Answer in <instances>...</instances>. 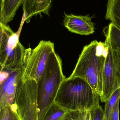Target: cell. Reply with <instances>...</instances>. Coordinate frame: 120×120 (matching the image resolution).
Listing matches in <instances>:
<instances>
[{
  "mask_svg": "<svg viewBox=\"0 0 120 120\" xmlns=\"http://www.w3.org/2000/svg\"><path fill=\"white\" fill-rule=\"evenodd\" d=\"M99 95L81 78H66L61 84L55 102L70 112L91 111L99 105Z\"/></svg>",
  "mask_w": 120,
  "mask_h": 120,
  "instance_id": "6da1fadb",
  "label": "cell"
},
{
  "mask_svg": "<svg viewBox=\"0 0 120 120\" xmlns=\"http://www.w3.org/2000/svg\"><path fill=\"white\" fill-rule=\"evenodd\" d=\"M64 75L62 61L55 51L49 56L44 70L37 82L38 119L43 120L55 102L61 84L66 79Z\"/></svg>",
  "mask_w": 120,
  "mask_h": 120,
  "instance_id": "7a4b0ae2",
  "label": "cell"
},
{
  "mask_svg": "<svg viewBox=\"0 0 120 120\" xmlns=\"http://www.w3.org/2000/svg\"><path fill=\"white\" fill-rule=\"evenodd\" d=\"M98 43L94 40L84 47L75 68L68 78L78 77L84 79L100 97L103 91L104 69L106 57L96 55Z\"/></svg>",
  "mask_w": 120,
  "mask_h": 120,
  "instance_id": "3957f363",
  "label": "cell"
},
{
  "mask_svg": "<svg viewBox=\"0 0 120 120\" xmlns=\"http://www.w3.org/2000/svg\"><path fill=\"white\" fill-rule=\"evenodd\" d=\"M54 51V43L50 41H41L34 50L27 49L22 79H33L37 82L49 56Z\"/></svg>",
  "mask_w": 120,
  "mask_h": 120,
  "instance_id": "277c9868",
  "label": "cell"
},
{
  "mask_svg": "<svg viewBox=\"0 0 120 120\" xmlns=\"http://www.w3.org/2000/svg\"><path fill=\"white\" fill-rule=\"evenodd\" d=\"M11 106L18 120H38L37 85H25L17 88Z\"/></svg>",
  "mask_w": 120,
  "mask_h": 120,
  "instance_id": "5b68a950",
  "label": "cell"
},
{
  "mask_svg": "<svg viewBox=\"0 0 120 120\" xmlns=\"http://www.w3.org/2000/svg\"><path fill=\"white\" fill-rule=\"evenodd\" d=\"M94 16L75 15L65 13L64 24L69 31L83 35L92 34L94 32V24L92 21Z\"/></svg>",
  "mask_w": 120,
  "mask_h": 120,
  "instance_id": "8992f818",
  "label": "cell"
},
{
  "mask_svg": "<svg viewBox=\"0 0 120 120\" xmlns=\"http://www.w3.org/2000/svg\"><path fill=\"white\" fill-rule=\"evenodd\" d=\"M52 0H25L22 4L24 19L28 23L34 16L41 13L49 16Z\"/></svg>",
  "mask_w": 120,
  "mask_h": 120,
  "instance_id": "52a82bcc",
  "label": "cell"
},
{
  "mask_svg": "<svg viewBox=\"0 0 120 120\" xmlns=\"http://www.w3.org/2000/svg\"><path fill=\"white\" fill-rule=\"evenodd\" d=\"M111 45L112 58L109 60L106 65V73L117 89H118L120 87V49L111 44Z\"/></svg>",
  "mask_w": 120,
  "mask_h": 120,
  "instance_id": "ba28073f",
  "label": "cell"
},
{
  "mask_svg": "<svg viewBox=\"0 0 120 120\" xmlns=\"http://www.w3.org/2000/svg\"><path fill=\"white\" fill-rule=\"evenodd\" d=\"M25 0H2L0 6V21L6 24L13 19L18 9Z\"/></svg>",
  "mask_w": 120,
  "mask_h": 120,
  "instance_id": "9c48e42d",
  "label": "cell"
},
{
  "mask_svg": "<svg viewBox=\"0 0 120 120\" xmlns=\"http://www.w3.org/2000/svg\"><path fill=\"white\" fill-rule=\"evenodd\" d=\"M105 18L120 29V0H108Z\"/></svg>",
  "mask_w": 120,
  "mask_h": 120,
  "instance_id": "30bf717a",
  "label": "cell"
},
{
  "mask_svg": "<svg viewBox=\"0 0 120 120\" xmlns=\"http://www.w3.org/2000/svg\"><path fill=\"white\" fill-rule=\"evenodd\" d=\"M70 112L54 103L48 110L43 120H63Z\"/></svg>",
  "mask_w": 120,
  "mask_h": 120,
  "instance_id": "8fae6325",
  "label": "cell"
},
{
  "mask_svg": "<svg viewBox=\"0 0 120 120\" xmlns=\"http://www.w3.org/2000/svg\"><path fill=\"white\" fill-rule=\"evenodd\" d=\"M104 34L109 38L111 45L120 49V29L112 22L104 29Z\"/></svg>",
  "mask_w": 120,
  "mask_h": 120,
  "instance_id": "7c38bea8",
  "label": "cell"
},
{
  "mask_svg": "<svg viewBox=\"0 0 120 120\" xmlns=\"http://www.w3.org/2000/svg\"><path fill=\"white\" fill-rule=\"evenodd\" d=\"M120 98V87L116 90L111 96L108 101L105 102L104 110V117L109 120L111 111L114 106Z\"/></svg>",
  "mask_w": 120,
  "mask_h": 120,
  "instance_id": "4fadbf2b",
  "label": "cell"
},
{
  "mask_svg": "<svg viewBox=\"0 0 120 120\" xmlns=\"http://www.w3.org/2000/svg\"><path fill=\"white\" fill-rule=\"evenodd\" d=\"M92 120H103L104 111L101 106L99 105L90 111Z\"/></svg>",
  "mask_w": 120,
  "mask_h": 120,
  "instance_id": "5bb4252c",
  "label": "cell"
},
{
  "mask_svg": "<svg viewBox=\"0 0 120 120\" xmlns=\"http://www.w3.org/2000/svg\"><path fill=\"white\" fill-rule=\"evenodd\" d=\"M1 120H18L11 105L3 109L2 118Z\"/></svg>",
  "mask_w": 120,
  "mask_h": 120,
  "instance_id": "9a60e30c",
  "label": "cell"
},
{
  "mask_svg": "<svg viewBox=\"0 0 120 120\" xmlns=\"http://www.w3.org/2000/svg\"><path fill=\"white\" fill-rule=\"evenodd\" d=\"M20 31L17 33H13L8 37L6 42V45L15 49L19 44V38Z\"/></svg>",
  "mask_w": 120,
  "mask_h": 120,
  "instance_id": "2e32d148",
  "label": "cell"
},
{
  "mask_svg": "<svg viewBox=\"0 0 120 120\" xmlns=\"http://www.w3.org/2000/svg\"><path fill=\"white\" fill-rule=\"evenodd\" d=\"M70 115L74 120H90V111L70 112Z\"/></svg>",
  "mask_w": 120,
  "mask_h": 120,
  "instance_id": "e0dca14e",
  "label": "cell"
},
{
  "mask_svg": "<svg viewBox=\"0 0 120 120\" xmlns=\"http://www.w3.org/2000/svg\"><path fill=\"white\" fill-rule=\"evenodd\" d=\"M120 100V98L118 99L116 104L113 108L109 120H119V105Z\"/></svg>",
  "mask_w": 120,
  "mask_h": 120,
  "instance_id": "ac0fdd59",
  "label": "cell"
},
{
  "mask_svg": "<svg viewBox=\"0 0 120 120\" xmlns=\"http://www.w3.org/2000/svg\"><path fill=\"white\" fill-rule=\"evenodd\" d=\"M10 73L5 71H0V85H2L8 78Z\"/></svg>",
  "mask_w": 120,
  "mask_h": 120,
  "instance_id": "d6986e66",
  "label": "cell"
},
{
  "mask_svg": "<svg viewBox=\"0 0 120 120\" xmlns=\"http://www.w3.org/2000/svg\"><path fill=\"white\" fill-rule=\"evenodd\" d=\"M63 120H74L70 116V113H69L68 116Z\"/></svg>",
  "mask_w": 120,
  "mask_h": 120,
  "instance_id": "ffe728a7",
  "label": "cell"
},
{
  "mask_svg": "<svg viewBox=\"0 0 120 120\" xmlns=\"http://www.w3.org/2000/svg\"><path fill=\"white\" fill-rule=\"evenodd\" d=\"M3 109H0V120H1L3 114Z\"/></svg>",
  "mask_w": 120,
  "mask_h": 120,
  "instance_id": "44dd1931",
  "label": "cell"
},
{
  "mask_svg": "<svg viewBox=\"0 0 120 120\" xmlns=\"http://www.w3.org/2000/svg\"><path fill=\"white\" fill-rule=\"evenodd\" d=\"M2 0H0V6L1 5V2H2Z\"/></svg>",
  "mask_w": 120,
  "mask_h": 120,
  "instance_id": "7402d4cb",
  "label": "cell"
},
{
  "mask_svg": "<svg viewBox=\"0 0 120 120\" xmlns=\"http://www.w3.org/2000/svg\"><path fill=\"white\" fill-rule=\"evenodd\" d=\"M90 120H92L91 118V115H90Z\"/></svg>",
  "mask_w": 120,
  "mask_h": 120,
  "instance_id": "603a6c76",
  "label": "cell"
},
{
  "mask_svg": "<svg viewBox=\"0 0 120 120\" xmlns=\"http://www.w3.org/2000/svg\"><path fill=\"white\" fill-rule=\"evenodd\" d=\"M103 120H106V119H105V118L104 117V118H103Z\"/></svg>",
  "mask_w": 120,
  "mask_h": 120,
  "instance_id": "cb8c5ba5",
  "label": "cell"
}]
</instances>
